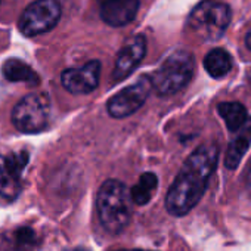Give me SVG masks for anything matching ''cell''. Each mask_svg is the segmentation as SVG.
Returning a JSON list of instances; mask_svg holds the SVG:
<instances>
[{
	"mask_svg": "<svg viewBox=\"0 0 251 251\" xmlns=\"http://www.w3.org/2000/svg\"><path fill=\"white\" fill-rule=\"evenodd\" d=\"M217 158L219 148L213 142L200 145L186 158L166 197V210L169 214L182 217L200 202L216 170Z\"/></svg>",
	"mask_w": 251,
	"mask_h": 251,
	"instance_id": "6da1fadb",
	"label": "cell"
},
{
	"mask_svg": "<svg viewBox=\"0 0 251 251\" xmlns=\"http://www.w3.org/2000/svg\"><path fill=\"white\" fill-rule=\"evenodd\" d=\"M132 197L126 185L117 179H108L99 188L96 208L102 227L109 233H121L132 219Z\"/></svg>",
	"mask_w": 251,
	"mask_h": 251,
	"instance_id": "7a4b0ae2",
	"label": "cell"
},
{
	"mask_svg": "<svg viewBox=\"0 0 251 251\" xmlns=\"http://www.w3.org/2000/svg\"><path fill=\"white\" fill-rule=\"evenodd\" d=\"M194 71V56L186 50H176L151 75L152 86L160 96L175 95L191 81Z\"/></svg>",
	"mask_w": 251,
	"mask_h": 251,
	"instance_id": "3957f363",
	"label": "cell"
},
{
	"mask_svg": "<svg viewBox=\"0 0 251 251\" xmlns=\"http://www.w3.org/2000/svg\"><path fill=\"white\" fill-rule=\"evenodd\" d=\"M230 8L220 2L205 0L197 5L189 15V28L204 42L219 40L230 24Z\"/></svg>",
	"mask_w": 251,
	"mask_h": 251,
	"instance_id": "277c9868",
	"label": "cell"
},
{
	"mask_svg": "<svg viewBox=\"0 0 251 251\" xmlns=\"http://www.w3.org/2000/svg\"><path fill=\"white\" fill-rule=\"evenodd\" d=\"M50 102L46 95L31 93L24 96L12 111V123L20 132H42L49 120Z\"/></svg>",
	"mask_w": 251,
	"mask_h": 251,
	"instance_id": "5b68a950",
	"label": "cell"
},
{
	"mask_svg": "<svg viewBox=\"0 0 251 251\" xmlns=\"http://www.w3.org/2000/svg\"><path fill=\"white\" fill-rule=\"evenodd\" d=\"M61 5L58 0H37L21 15L18 27L27 37H34L55 28L61 20Z\"/></svg>",
	"mask_w": 251,
	"mask_h": 251,
	"instance_id": "8992f818",
	"label": "cell"
},
{
	"mask_svg": "<svg viewBox=\"0 0 251 251\" xmlns=\"http://www.w3.org/2000/svg\"><path fill=\"white\" fill-rule=\"evenodd\" d=\"M152 87L154 86L151 75L139 77L133 84L124 87L108 100L106 109L109 115L114 118H124L132 115L145 103Z\"/></svg>",
	"mask_w": 251,
	"mask_h": 251,
	"instance_id": "52a82bcc",
	"label": "cell"
},
{
	"mask_svg": "<svg viewBox=\"0 0 251 251\" xmlns=\"http://www.w3.org/2000/svg\"><path fill=\"white\" fill-rule=\"evenodd\" d=\"M28 161L27 152L0 155V197L15 200L21 192V172Z\"/></svg>",
	"mask_w": 251,
	"mask_h": 251,
	"instance_id": "ba28073f",
	"label": "cell"
},
{
	"mask_svg": "<svg viewBox=\"0 0 251 251\" xmlns=\"http://www.w3.org/2000/svg\"><path fill=\"white\" fill-rule=\"evenodd\" d=\"M100 62L90 61L78 68H68L62 73V86L73 95H86L93 92L99 84Z\"/></svg>",
	"mask_w": 251,
	"mask_h": 251,
	"instance_id": "9c48e42d",
	"label": "cell"
},
{
	"mask_svg": "<svg viewBox=\"0 0 251 251\" xmlns=\"http://www.w3.org/2000/svg\"><path fill=\"white\" fill-rule=\"evenodd\" d=\"M147 53V40L144 36H133L120 49L114 65V81L127 78L141 64Z\"/></svg>",
	"mask_w": 251,
	"mask_h": 251,
	"instance_id": "30bf717a",
	"label": "cell"
},
{
	"mask_svg": "<svg viewBox=\"0 0 251 251\" xmlns=\"http://www.w3.org/2000/svg\"><path fill=\"white\" fill-rule=\"evenodd\" d=\"M139 9V0H105L100 18L111 27H124L132 23Z\"/></svg>",
	"mask_w": 251,
	"mask_h": 251,
	"instance_id": "8fae6325",
	"label": "cell"
},
{
	"mask_svg": "<svg viewBox=\"0 0 251 251\" xmlns=\"http://www.w3.org/2000/svg\"><path fill=\"white\" fill-rule=\"evenodd\" d=\"M235 138L230 141L227 151H226V158H225V166L229 170H235L239 163L242 161L244 155L247 154L250 144H251V117L247 118L245 124L242 127L235 132Z\"/></svg>",
	"mask_w": 251,
	"mask_h": 251,
	"instance_id": "7c38bea8",
	"label": "cell"
},
{
	"mask_svg": "<svg viewBox=\"0 0 251 251\" xmlns=\"http://www.w3.org/2000/svg\"><path fill=\"white\" fill-rule=\"evenodd\" d=\"M2 71H3L5 78L14 83H27L31 86H37L40 83V78L36 74V71L30 65H27L24 61H20V59L6 61L3 64Z\"/></svg>",
	"mask_w": 251,
	"mask_h": 251,
	"instance_id": "4fadbf2b",
	"label": "cell"
},
{
	"mask_svg": "<svg viewBox=\"0 0 251 251\" xmlns=\"http://www.w3.org/2000/svg\"><path fill=\"white\" fill-rule=\"evenodd\" d=\"M217 111L220 117L225 120L226 127L232 133L238 132L248 118L245 106L239 102H222L219 103Z\"/></svg>",
	"mask_w": 251,
	"mask_h": 251,
	"instance_id": "5bb4252c",
	"label": "cell"
},
{
	"mask_svg": "<svg viewBox=\"0 0 251 251\" xmlns=\"http://www.w3.org/2000/svg\"><path fill=\"white\" fill-rule=\"evenodd\" d=\"M204 68L211 77L222 78L230 71L232 58L223 49H213L204 58Z\"/></svg>",
	"mask_w": 251,
	"mask_h": 251,
	"instance_id": "9a60e30c",
	"label": "cell"
},
{
	"mask_svg": "<svg viewBox=\"0 0 251 251\" xmlns=\"http://www.w3.org/2000/svg\"><path fill=\"white\" fill-rule=\"evenodd\" d=\"M157 186H158V177L148 172V173H144L138 183L130 189V197H132V201L136 204V205H147L154 192L157 191Z\"/></svg>",
	"mask_w": 251,
	"mask_h": 251,
	"instance_id": "2e32d148",
	"label": "cell"
},
{
	"mask_svg": "<svg viewBox=\"0 0 251 251\" xmlns=\"http://www.w3.org/2000/svg\"><path fill=\"white\" fill-rule=\"evenodd\" d=\"M245 188H247L248 194L251 195V160H250V164H248V169H247V175H245Z\"/></svg>",
	"mask_w": 251,
	"mask_h": 251,
	"instance_id": "e0dca14e",
	"label": "cell"
},
{
	"mask_svg": "<svg viewBox=\"0 0 251 251\" xmlns=\"http://www.w3.org/2000/svg\"><path fill=\"white\" fill-rule=\"evenodd\" d=\"M245 46H247V49L251 52V30H250V33L247 34V37H245Z\"/></svg>",
	"mask_w": 251,
	"mask_h": 251,
	"instance_id": "ac0fdd59",
	"label": "cell"
},
{
	"mask_svg": "<svg viewBox=\"0 0 251 251\" xmlns=\"http://www.w3.org/2000/svg\"><path fill=\"white\" fill-rule=\"evenodd\" d=\"M118 251H142V250H118Z\"/></svg>",
	"mask_w": 251,
	"mask_h": 251,
	"instance_id": "d6986e66",
	"label": "cell"
},
{
	"mask_svg": "<svg viewBox=\"0 0 251 251\" xmlns=\"http://www.w3.org/2000/svg\"><path fill=\"white\" fill-rule=\"evenodd\" d=\"M0 2H2V0H0Z\"/></svg>",
	"mask_w": 251,
	"mask_h": 251,
	"instance_id": "ffe728a7",
	"label": "cell"
}]
</instances>
